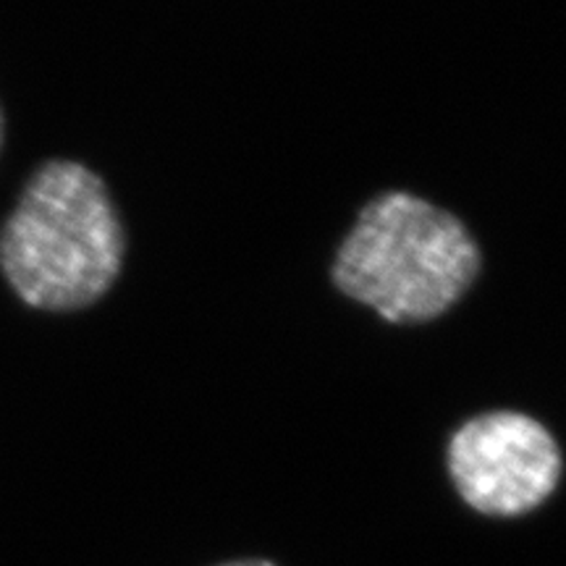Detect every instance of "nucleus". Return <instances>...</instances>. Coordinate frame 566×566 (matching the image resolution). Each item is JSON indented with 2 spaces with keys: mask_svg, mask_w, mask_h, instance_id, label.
Returning <instances> with one entry per match:
<instances>
[{
  "mask_svg": "<svg viewBox=\"0 0 566 566\" xmlns=\"http://www.w3.org/2000/svg\"><path fill=\"white\" fill-rule=\"evenodd\" d=\"M126 239L101 176L71 160L40 166L0 229V271L34 310L90 307L113 286Z\"/></svg>",
  "mask_w": 566,
  "mask_h": 566,
  "instance_id": "1",
  "label": "nucleus"
},
{
  "mask_svg": "<svg viewBox=\"0 0 566 566\" xmlns=\"http://www.w3.org/2000/svg\"><path fill=\"white\" fill-rule=\"evenodd\" d=\"M480 273V250L459 218L422 197L386 192L359 212L338 247L334 281L388 323L443 315Z\"/></svg>",
  "mask_w": 566,
  "mask_h": 566,
  "instance_id": "2",
  "label": "nucleus"
},
{
  "mask_svg": "<svg viewBox=\"0 0 566 566\" xmlns=\"http://www.w3.org/2000/svg\"><path fill=\"white\" fill-rule=\"evenodd\" d=\"M462 501L485 516H522L546 504L562 480V451L533 417L491 412L464 422L446 449Z\"/></svg>",
  "mask_w": 566,
  "mask_h": 566,
  "instance_id": "3",
  "label": "nucleus"
},
{
  "mask_svg": "<svg viewBox=\"0 0 566 566\" xmlns=\"http://www.w3.org/2000/svg\"><path fill=\"white\" fill-rule=\"evenodd\" d=\"M218 566H275L268 558H239V562H229V564H218Z\"/></svg>",
  "mask_w": 566,
  "mask_h": 566,
  "instance_id": "4",
  "label": "nucleus"
},
{
  "mask_svg": "<svg viewBox=\"0 0 566 566\" xmlns=\"http://www.w3.org/2000/svg\"><path fill=\"white\" fill-rule=\"evenodd\" d=\"M0 145H3V113H0Z\"/></svg>",
  "mask_w": 566,
  "mask_h": 566,
  "instance_id": "5",
  "label": "nucleus"
}]
</instances>
